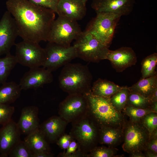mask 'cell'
I'll return each instance as SVG.
<instances>
[{"label": "cell", "mask_w": 157, "mask_h": 157, "mask_svg": "<svg viewBox=\"0 0 157 157\" xmlns=\"http://www.w3.org/2000/svg\"><path fill=\"white\" fill-rule=\"evenodd\" d=\"M157 64V54L154 53L145 58L141 63L142 78L153 76L156 74L155 71Z\"/></svg>", "instance_id": "26"}, {"label": "cell", "mask_w": 157, "mask_h": 157, "mask_svg": "<svg viewBox=\"0 0 157 157\" xmlns=\"http://www.w3.org/2000/svg\"><path fill=\"white\" fill-rule=\"evenodd\" d=\"M129 92L128 87H123L110 97L112 105L117 110L120 111L126 106Z\"/></svg>", "instance_id": "27"}, {"label": "cell", "mask_w": 157, "mask_h": 157, "mask_svg": "<svg viewBox=\"0 0 157 157\" xmlns=\"http://www.w3.org/2000/svg\"><path fill=\"white\" fill-rule=\"evenodd\" d=\"M2 84L0 87V104L9 105L19 97L22 90L19 84L11 81Z\"/></svg>", "instance_id": "22"}, {"label": "cell", "mask_w": 157, "mask_h": 157, "mask_svg": "<svg viewBox=\"0 0 157 157\" xmlns=\"http://www.w3.org/2000/svg\"><path fill=\"white\" fill-rule=\"evenodd\" d=\"M86 10V4L82 0H59L56 13L77 21L83 18Z\"/></svg>", "instance_id": "17"}, {"label": "cell", "mask_w": 157, "mask_h": 157, "mask_svg": "<svg viewBox=\"0 0 157 157\" xmlns=\"http://www.w3.org/2000/svg\"><path fill=\"white\" fill-rule=\"evenodd\" d=\"M141 120L142 124L147 130L150 136L153 132L157 129V113H149L146 115Z\"/></svg>", "instance_id": "32"}, {"label": "cell", "mask_w": 157, "mask_h": 157, "mask_svg": "<svg viewBox=\"0 0 157 157\" xmlns=\"http://www.w3.org/2000/svg\"><path fill=\"white\" fill-rule=\"evenodd\" d=\"M156 88L157 74L148 78H142L128 88L131 92L138 93L149 98Z\"/></svg>", "instance_id": "23"}, {"label": "cell", "mask_w": 157, "mask_h": 157, "mask_svg": "<svg viewBox=\"0 0 157 157\" xmlns=\"http://www.w3.org/2000/svg\"><path fill=\"white\" fill-rule=\"evenodd\" d=\"M82 0L83 1V3L85 4H86V3L88 0Z\"/></svg>", "instance_id": "43"}, {"label": "cell", "mask_w": 157, "mask_h": 157, "mask_svg": "<svg viewBox=\"0 0 157 157\" xmlns=\"http://www.w3.org/2000/svg\"><path fill=\"white\" fill-rule=\"evenodd\" d=\"M126 114L128 115L131 121L134 122H140L147 114L154 112L150 108H140L127 105L124 109Z\"/></svg>", "instance_id": "29"}, {"label": "cell", "mask_w": 157, "mask_h": 157, "mask_svg": "<svg viewBox=\"0 0 157 157\" xmlns=\"http://www.w3.org/2000/svg\"><path fill=\"white\" fill-rule=\"evenodd\" d=\"M53 155L51 152L42 151L33 154V157H52Z\"/></svg>", "instance_id": "38"}, {"label": "cell", "mask_w": 157, "mask_h": 157, "mask_svg": "<svg viewBox=\"0 0 157 157\" xmlns=\"http://www.w3.org/2000/svg\"><path fill=\"white\" fill-rule=\"evenodd\" d=\"M7 10L16 23L23 40L38 43L47 41L56 13L28 0H7Z\"/></svg>", "instance_id": "1"}, {"label": "cell", "mask_w": 157, "mask_h": 157, "mask_svg": "<svg viewBox=\"0 0 157 157\" xmlns=\"http://www.w3.org/2000/svg\"><path fill=\"white\" fill-rule=\"evenodd\" d=\"M72 139L70 134H64L57 140L56 144L61 149L65 150L68 147Z\"/></svg>", "instance_id": "36"}, {"label": "cell", "mask_w": 157, "mask_h": 157, "mask_svg": "<svg viewBox=\"0 0 157 157\" xmlns=\"http://www.w3.org/2000/svg\"><path fill=\"white\" fill-rule=\"evenodd\" d=\"M146 149L157 154V138L149 139L147 144Z\"/></svg>", "instance_id": "37"}, {"label": "cell", "mask_w": 157, "mask_h": 157, "mask_svg": "<svg viewBox=\"0 0 157 157\" xmlns=\"http://www.w3.org/2000/svg\"><path fill=\"white\" fill-rule=\"evenodd\" d=\"M84 94L87 100L89 112L101 126H111L121 123L122 116L112 105L110 97L97 96L91 91Z\"/></svg>", "instance_id": "3"}, {"label": "cell", "mask_w": 157, "mask_h": 157, "mask_svg": "<svg viewBox=\"0 0 157 157\" xmlns=\"http://www.w3.org/2000/svg\"><path fill=\"white\" fill-rule=\"evenodd\" d=\"M18 36L15 21L7 10L0 20V57L10 53L11 49L15 45L16 39Z\"/></svg>", "instance_id": "12"}, {"label": "cell", "mask_w": 157, "mask_h": 157, "mask_svg": "<svg viewBox=\"0 0 157 157\" xmlns=\"http://www.w3.org/2000/svg\"><path fill=\"white\" fill-rule=\"evenodd\" d=\"M100 140L101 143L112 145L120 139L121 133L118 129L109 126H102L100 132Z\"/></svg>", "instance_id": "25"}, {"label": "cell", "mask_w": 157, "mask_h": 157, "mask_svg": "<svg viewBox=\"0 0 157 157\" xmlns=\"http://www.w3.org/2000/svg\"><path fill=\"white\" fill-rule=\"evenodd\" d=\"M68 123L60 116H53L40 125L39 129L47 140L53 143L64 134Z\"/></svg>", "instance_id": "18"}, {"label": "cell", "mask_w": 157, "mask_h": 157, "mask_svg": "<svg viewBox=\"0 0 157 157\" xmlns=\"http://www.w3.org/2000/svg\"><path fill=\"white\" fill-rule=\"evenodd\" d=\"M123 87L110 81L99 78L94 83L91 92L97 96L110 97Z\"/></svg>", "instance_id": "21"}, {"label": "cell", "mask_w": 157, "mask_h": 157, "mask_svg": "<svg viewBox=\"0 0 157 157\" xmlns=\"http://www.w3.org/2000/svg\"><path fill=\"white\" fill-rule=\"evenodd\" d=\"M75 40L73 45L76 49L77 58L94 63L106 59L108 48L89 32L82 31Z\"/></svg>", "instance_id": "4"}, {"label": "cell", "mask_w": 157, "mask_h": 157, "mask_svg": "<svg viewBox=\"0 0 157 157\" xmlns=\"http://www.w3.org/2000/svg\"><path fill=\"white\" fill-rule=\"evenodd\" d=\"M145 155V157H157V154L149 150L146 151Z\"/></svg>", "instance_id": "41"}, {"label": "cell", "mask_w": 157, "mask_h": 157, "mask_svg": "<svg viewBox=\"0 0 157 157\" xmlns=\"http://www.w3.org/2000/svg\"><path fill=\"white\" fill-rule=\"evenodd\" d=\"M33 153L25 142L20 140L9 154L10 157H33Z\"/></svg>", "instance_id": "30"}, {"label": "cell", "mask_w": 157, "mask_h": 157, "mask_svg": "<svg viewBox=\"0 0 157 157\" xmlns=\"http://www.w3.org/2000/svg\"><path fill=\"white\" fill-rule=\"evenodd\" d=\"M33 4L38 6L50 9L56 13L59 0H28Z\"/></svg>", "instance_id": "35"}, {"label": "cell", "mask_w": 157, "mask_h": 157, "mask_svg": "<svg viewBox=\"0 0 157 157\" xmlns=\"http://www.w3.org/2000/svg\"><path fill=\"white\" fill-rule=\"evenodd\" d=\"M151 103L149 98L129 92L127 105L138 108H148Z\"/></svg>", "instance_id": "28"}, {"label": "cell", "mask_w": 157, "mask_h": 157, "mask_svg": "<svg viewBox=\"0 0 157 157\" xmlns=\"http://www.w3.org/2000/svg\"><path fill=\"white\" fill-rule=\"evenodd\" d=\"M89 112L72 122L73 125L70 134L78 143L80 149L86 154L93 149L97 136L96 127L88 117Z\"/></svg>", "instance_id": "9"}, {"label": "cell", "mask_w": 157, "mask_h": 157, "mask_svg": "<svg viewBox=\"0 0 157 157\" xmlns=\"http://www.w3.org/2000/svg\"><path fill=\"white\" fill-rule=\"evenodd\" d=\"M87 154L83 152L80 149L76 141L73 138L69 146L65 151L60 153L59 157H87Z\"/></svg>", "instance_id": "31"}, {"label": "cell", "mask_w": 157, "mask_h": 157, "mask_svg": "<svg viewBox=\"0 0 157 157\" xmlns=\"http://www.w3.org/2000/svg\"><path fill=\"white\" fill-rule=\"evenodd\" d=\"M149 136L148 132L142 123L131 121L125 128L123 149L131 154L142 152L147 149Z\"/></svg>", "instance_id": "10"}, {"label": "cell", "mask_w": 157, "mask_h": 157, "mask_svg": "<svg viewBox=\"0 0 157 157\" xmlns=\"http://www.w3.org/2000/svg\"><path fill=\"white\" fill-rule=\"evenodd\" d=\"M89 112L87 100L84 94H69L59 106L60 116L68 123L79 119Z\"/></svg>", "instance_id": "11"}, {"label": "cell", "mask_w": 157, "mask_h": 157, "mask_svg": "<svg viewBox=\"0 0 157 157\" xmlns=\"http://www.w3.org/2000/svg\"><path fill=\"white\" fill-rule=\"evenodd\" d=\"M82 32L77 21L58 16L52 23L47 41L69 46Z\"/></svg>", "instance_id": "6"}, {"label": "cell", "mask_w": 157, "mask_h": 157, "mask_svg": "<svg viewBox=\"0 0 157 157\" xmlns=\"http://www.w3.org/2000/svg\"><path fill=\"white\" fill-rule=\"evenodd\" d=\"M38 108L35 106L24 107L17 123L21 133L26 135L39 128Z\"/></svg>", "instance_id": "19"}, {"label": "cell", "mask_w": 157, "mask_h": 157, "mask_svg": "<svg viewBox=\"0 0 157 157\" xmlns=\"http://www.w3.org/2000/svg\"><path fill=\"white\" fill-rule=\"evenodd\" d=\"M150 109L154 112L157 113V101L153 102L151 103L150 106Z\"/></svg>", "instance_id": "40"}, {"label": "cell", "mask_w": 157, "mask_h": 157, "mask_svg": "<svg viewBox=\"0 0 157 157\" xmlns=\"http://www.w3.org/2000/svg\"><path fill=\"white\" fill-rule=\"evenodd\" d=\"M121 17L112 13H97L96 16L88 23L85 31L90 33L108 48Z\"/></svg>", "instance_id": "5"}, {"label": "cell", "mask_w": 157, "mask_h": 157, "mask_svg": "<svg viewBox=\"0 0 157 157\" xmlns=\"http://www.w3.org/2000/svg\"><path fill=\"white\" fill-rule=\"evenodd\" d=\"M44 49L45 57L42 67L52 72L77 58L73 45L67 47L48 42Z\"/></svg>", "instance_id": "7"}, {"label": "cell", "mask_w": 157, "mask_h": 157, "mask_svg": "<svg viewBox=\"0 0 157 157\" xmlns=\"http://www.w3.org/2000/svg\"><path fill=\"white\" fill-rule=\"evenodd\" d=\"M106 59L109 60L113 67L118 72H122L135 65L137 58L133 49L128 47H122L115 50H109Z\"/></svg>", "instance_id": "16"}, {"label": "cell", "mask_w": 157, "mask_h": 157, "mask_svg": "<svg viewBox=\"0 0 157 157\" xmlns=\"http://www.w3.org/2000/svg\"><path fill=\"white\" fill-rule=\"evenodd\" d=\"M87 157H111L114 155V152L111 149L104 147L94 148Z\"/></svg>", "instance_id": "34"}, {"label": "cell", "mask_w": 157, "mask_h": 157, "mask_svg": "<svg viewBox=\"0 0 157 157\" xmlns=\"http://www.w3.org/2000/svg\"><path fill=\"white\" fill-rule=\"evenodd\" d=\"M15 111L13 106L0 104V124L3 125L10 121Z\"/></svg>", "instance_id": "33"}, {"label": "cell", "mask_w": 157, "mask_h": 157, "mask_svg": "<svg viewBox=\"0 0 157 157\" xmlns=\"http://www.w3.org/2000/svg\"><path fill=\"white\" fill-rule=\"evenodd\" d=\"M92 80L87 66L70 63L63 66L58 78L60 88L69 94H84L91 91Z\"/></svg>", "instance_id": "2"}, {"label": "cell", "mask_w": 157, "mask_h": 157, "mask_svg": "<svg viewBox=\"0 0 157 157\" xmlns=\"http://www.w3.org/2000/svg\"><path fill=\"white\" fill-rule=\"evenodd\" d=\"M17 63L15 56L9 53L0 57V84L6 82L10 73Z\"/></svg>", "instance_id": "24"}, {"label": "cell", "mask_w": 157, "mask_h": 157, "mask_svg": "<svg viewBox=\"0 0 157 157\" xmlns=\"http://www.w3.org/2000/svg\"><path fill=\"white\" fill-rule=\"evenodd\" d=\"M135 0H93L92 8L97 13H106L122 16L133 10Z\"/></svg>", "instance_id": "13"}, {"label": "cell", "mask_w": 157, "mask_h": 157, "mask_svg": "<svg viewBox=\"0 0 157 157\" xmlns=\"http://www.w3.org/2000/svg\"><path fill=\"white\" fill-rule=\"evenodd\" d=\"M24 140L33 154L42 151L50 152L47 140L39 128L27 135Z\"/></svg>", "instance_id": "20"}, {"label": "cell", "mask_w": 157, "mask_h": 157, "mask_svg": "<svg viewBox=\"0 0 157 157\" xmlns=\"http://www.w3.org/2000/svg\"><path fill=\"white\" fill-rule=\"evenodd\" d=\"M15 45L17 63L30 69L42 66L45 52L39 43L23 40Z\"/></svg>", "instance_id": "8"}, {"label": "cell", "mask_w": 157, "mask_h": 157, "mask_svg": "<svg viewBox=\"0 0 157 157\" xmlns=\"http://www.w3.org/2000/svg\"><path fill=\"white\" fill-rule=\"evenodd\" d=\"M21 132L17 123L12 119L0 129V157L9 156L12 149L21 140Z\"/></svg>", "instance_id": "15"}, {"label": "cell", "mask_w": 157, "mask_h": 157, "mask_svg": "<svg viewBox=\"0 0 157 157\" xmlns=\"http://www.w3.org/2000/svg\"><path fill=\"white\" fill-rule=\"evenodd\" d=\"M149 98L151 102L157 101V88L154 90Z\"/></svg>", "instance_id": "39"}, {"label": "cell", "mask_w": 157, "mask_h": 157, "mask_svg": "<svg viewBox=\"0 0 157 157\" xmlns=\"http://www.w3.org/2000/svg\"><path fill=\"white\" fill-rule=\"evenodd\" d=\"M131 157H144L145 154H143L142 152H135L131 154Z\"/></svg>", "instance_id": "42"}, {"label": "cell", "mask_w": 157, "mask_h": 157, "mask_svg": "<svg viewBox=\"0 0 157 157\" xmlns=\"http://www.w3.org/2000/svg\"><path fill=\"white\" fill-rule=\"evenodd\" d=\"M52 72L42 67L30 69L21 79L19 85L22 90L36 89L51 83Z\"/></svg>", "instance_id": "14"}]
</instances>
